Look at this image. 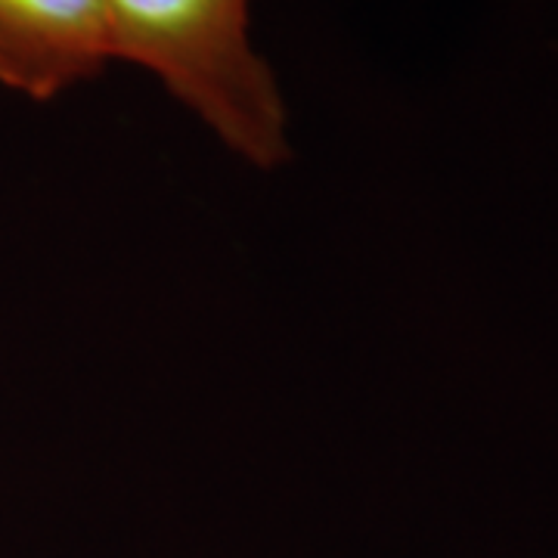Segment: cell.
<instances>
[{"instance_id":"1","label":"cell","mask_w":558,"mask_h":558,"mask_svg":"<svg viewBox=\"0 0 558 558\" xmlns=\"http://www.w3.org/2000/svg\"><path fill=\"white\" fill-rule=\"evenodd\" d=\"M112 60L149 69L255 168L289 159L277 75L248 40V0H100Z\"/></svg>"},{"instance_id":"2","label":"cell","mask_w":558,"mask_h":558,"mask_svg":"<svg viewBox=\"0 0 558 558\" xmlns=\"http://www.w3.org/2000/svg\"><path fill=\"white\" fill-rule=\"evenodd\" d=\"M109 62L100 0H0V87L53 100Z\"/></svg>"}]
</instances>
